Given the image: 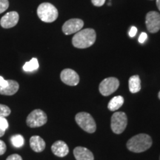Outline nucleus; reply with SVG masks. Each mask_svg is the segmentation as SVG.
Returning <instances> with one entry per match:
<instances>
[{
	"label": "nucleus",
	"instance_id": "obj_12",
	"mask_svg": "<svg viewBox=\"0 0 160 160\" xmlns=\"http://www.w3.org/2000/svg\"><path fill=\"white\" fill-rule=\"evenodd\" d=\"M51 151L55 156L59 157H64L67 156L69 153L68 146L65 142L59 141L55 142L51 146Z\"/></svg>",
	"mask_w": 160,
	"mask_h": 160
},
{
	"label": "nucleus",
	"instance_id": "obj_3",
	"mask_svg": "<svg viewBox=\"0 0 160 160\" xmlns=\"http://www.w3.org/2000/svg\"><path fill=\"white\" fill-rule=\"evenodd\" d=\"M37 15L44 22L51 23L57 19L59 13L54 5L48 2H44L40 4L38 7Z\"/></svg>",
	"mask_w": 160,
	"mask_h": 160
},
{
	"label": "nucleus",
	"instance_id": "obj_21",
	"mask_svg": "<svg viewBox=\"0 0 160 160\" xmlns=\"http://www.w3.org/2000/svg\"><path fill=\"white\" fill-rule=\"evenodd\" d=\"M9 7L8 0H0V13H2Z\"/></svg>",
	"mask_w": 160,
	"mask_h": 160
},
{
	"label": "nucleus",
	"instance_id": "obj_26",
	"mask_svg": "<svg viewBox=\"0 0 160 160\" xmlns=\"http://www.w3.org/2000/svg\"><path fill=\"white\" fill-rule=\"evenodd\" d=\"M148 39V35L146 33H142L139 37V42L140 43H144Z\"/></svg>",
	"mask_w": 160,
	"mask_h": 160
},
{
	"label": "nucleus",
	"instance_id": "obj_6",
	"mask_svg": "<svg viewBox=\"0 0 160 160\" xmlns=\"http://www.w3.org/2000/svg\"><path fill=\"white\" fill-rule=\"evenodd\" d=\"M128 124L127 116L124 112H116L111 117V129L114 133L120 134L125 131Z\"/></svg>",
	"mask_w": 160,
	"mask_h": 160
},
{
	"label": "nucleus",
	"instance_id": "obj_4",
	"mask_svg": "<svg viewBox=\"0 0 160 160\" xmlns=\"http://www.w3.org/2000/svg\"><path fill=\"white\" fill-rule=\"evenodd\" d=\"M77 125L84 131L88 133H94L97 129V125L92 116L86 112L78 113L75 117Z\"/></svg>",
	"mask_w": 160,
	"mask_h": 160
},
{
	"label": "nucleus",
	"instance_id": "obj_18",
	"mask_svg": "<svg viewBox=\"0 0 160 160\" xmlns=\"http://www.w3.org/2000/svg\"><path fill=\"white\" fill-rule=\"evenodd\" d=\"M39 68V62L37 58H33L29 62H25L23 66V70L26 72H32Z\"/></svg>",
	"mask_w": 160,
	"mask_h": 160
},
{
	"label": "nucleus",
	"instance_id": "obj_19",
	"mask_svg": "<svg viewBox=\"0 0 160 160\" xmlns=\"http://www.w3.org/2000/svg\"><path fill=\"white\" fill-rule=\"evenodd\" d=\"M11 143L13 147L15 148H21L25 144V139L24 137L20 134H17L11 137Z\"/></svg>",
	"mask_w": 160,
	"mask_h": 160
},
{
	"label": "nucleus",
	"instance_id": "obj_28",
	"mask_svg": "<svg viewBox=\"0 0 160 160\" xmlns=\"http://www.w3.org/2000/svg\"><path fill=\"white\" fill-rule=\"evenodd\" d=\"M8 85V80H5L2 77L0 76V87L5 88Z\"/></svg>",
	"mask_w": 160,
	"mask_h": 160
},
{
	"label": "nucleus",
	"instance_id": "obj_15",
	"mask_svg": "<svg viewBox=\"0 0 160 160\" xmlns=\"http://www.w3.org/2000/svg\"><path fill=\"white\" fill-rule=\"evenodd\" d=\"M45 142L39 136H33L30 139V146L33 151L40 153L45 148Z\"/></svg>",
	"mask_w": 160,
	"mask_h": 160
},
{
	"label": "nucleus",
	"instance_id": "obj_29",
	"mask_svg": "<svg viewBox=\"0 0 160 160\" xmlns=\"http://www.w3.org/2000/svg\"><path fill=\"white\" fill-rule=\"evenodd\" d=\"M157 5L158 9L160 11V0H157Z\"/></svg>",
	"mask_w": 160,
	"mask_h": 160
},
{
	"label": "nucleus",
	"instance_id": "obj_7",
	"mask_svg": "<svg viewBox=\"0 0 160 160\" xmlns=\"http://www.w3.org/2000/svg\"><path fill=\"white\" fill-rule=\"evenodd\" d=\"M119 86V79L115 77L106 78L100 83L99 89L102 96L108 97L117 91Z\"/></svg>",
	"mask_w": 160,
	"mask_h": 160
},
{
	"label": "nucleus",
	"instance_id": "obj_9",
	"mask_svg": "<svg viewBox=\"0 0 160 160\" xmlns=\"http://www.w3.org/2000/svg\"><path fill=\"white\" fill-rule=\"evenodd\" d=\"M84 22L80 19H71L68 20L62 26V31L65 35L76 33L82 28Z\"/></svg>",
	"mask_w": 160,
	"mask_h": 160
},
{
	"label": "nucleus",
	"instance_id": "obj_11",
	"mask_svg": "<svg viewBox=\"0 0 160 160\" xmlns=\"http://www.w3.org/2000/svg\"><path fill=\"white\" fill-rule=\"evenodd\" d=\"M19 19V13L17 11H11L2 17L0 20V25L4 28H11L17 25Z\"/></svg>",
	"mask_w": 160,
	"mask_h": 160
},
{
	"label": "nucleus",
	"instance_id": "obj_14",
	"mask_svg": "<svg viewBox=\"0 0 160 160\" xmlns=\"http://www.w3.org/2000/svg\"><path fill=\"white\" fill-rule=\"evenodd\" d=\"M19 88V85L15 80H8V85L5 88L0 87V94L5 96L14 95Z\"/></svg>",
	"mask_w": 160,
	"mask_h": 160
},
{
	"label": "nucleus",
	"instance_id": "obj_20",
	"mask_svg": "<svg viewBox=\"0 0 160 160\" xmlns=\"http://www.w3.org/2000/svg\"><path fill=\"white\" fill-rule=\"evenodd\" d=\"M11 109L7 105L0 104V117H7L11 114Z\"/></svg>",
	"mask_w": 160,
	"mask_h": 160
},
{
	"label": "nucleus",
	"instance_id": "obj_10",
	"mask_svg": "<svg viewBox=\"0 0 160 160\" xmlns=\"http://www.w3.org/2000/svg\"><path fill=\"white\" fill-rule=\"evenodd\" d=\"M61 80L66 85L76 86L79 82V77L75 71L72 69H64L60 74Z\"/></svg>",
	"mask_w": 160,
	"mask_h": 160
},
{
	"label": "nucleus",
	"instance_id": "obj_17",
	"mask_svg": "<svg viewBox=\"0 0 160 160\" xmlns=\"http://www.w3.org/2000/svg\"><path fill=\"white\" fill-rule=\"evenodd\" d=\"M124 104V98L122 96H117L112 98L109 102L108 108L111 111H115L119 109Z\"/></svg>",
	"mask_w": 160,
	"mask_h": 160
},
{
	"label": "nucleus",
	"instance_id": "obj_27",
	"mask_svg": "<svg viewBox=\"0 0 160 160\" xmlns=\"http://www.w3.org/2000/svg\"><path fill=\"white\" fill-rule=\"evenodd\" d=\"M137 33V28L136 27H132L129 31V36L131 37H134Z\"/></svg>",
	"mask_w": 160,
	"mask_h": 160
},
{
	"label": "nucleus",
	"instance_id": "obj_8",
	"mask_svg": "<svg viewBox=\"0 0 160 160\" xmlns=\"http://www.w3.org/2000/svg\"><path fill=\"white\" fill-rule=\"evenodd\" d=\"M146 27L150 33H157L160 30V14L157 11H150L146 15Z\"/></svg>",
	"mask_w": 160,
	"mask_h": 160
},
{
	"label": "nucleus",
	"instance_id": "obj_23",
	"mask_svg": "<svg viewBox=\"0 0 160 160\" xmlns=\"http://www.w3.org/2000/svg\"><path fill=\"white\" fill-rule=\"evenodd\" d=\"M6 150H7V147H6L5 143L2 140H0V156L3 155L6 152Z\"/></svg>",
	"mask_w": 160,
	"mask_h": 160
},
{
	"label": "nucleus",
	"instance_id": "obj_24",
	"mask_svg": "<svg viewBox=\"0 0 160 160\" xmlns=\"http://www.w3.org/2000/svg\"><path fill=\"white\" fill-rule=\"evenodd\" d=\"M6 160H22V158L19 154L14 153V154L10 155L6 159Z\"/></svg>",
	"mask_w": 160,
	"mask_h": 160
},
{
	"label": "nucleus",
	"instance_id": "obj_2",
	"mask_svg": "<svg viewBox=\"0 0 160 160\" xmlns=\"http://www.w3.org/2000/svg\"><path fill=\"white\" fill-rule=\"evenodd\" d=\"M152 145V139L149 135L140 133L131 138L127 142V148L133 153H142L148 150Z\"/></svg>",
	"mask_w": 160,
	"mask_h": 160
},
{
	"label": "nucleus",
	"instance_id": "obj_13",
	"mask_svg": "<svg viewBox=\"0 0 160 160\" xmlns=\"http://www.w3.org/2000/svg\"><path fill=\"white\" fill-rule=\"evenodd\" d=\"M73 155L77 160H94L93 153L90 150L80 146L75 148Z\"/></svg>",
	"mask_w": 160,
	"mask_h": 160
},
{
	"label": "nucleus",
	"instance_id": "obj_22",
	"mask_svg": "<svg viewBox=\"0 0 160 160\" xmlns=\"http://www.w3.org/2000/svg\"><path fill=\"white\" fill-rule=\"evenodd\" d=\"M8 128V120L5 119V117H0V129L6 131Z\"/></svg>",
	"mask_w": 160,
	"mask_h": 160
},
{
	"label": "nucleus",
	"instance_id": "obj_31",
	"mask_svg": "<svg viewBox=\"0 0 160 160\" xmlns=\"http://www.w3.org/2000/svg\"><path fill=\"white\" fill-rule=\"evenodd\" d=\"M158 97H159V99H160V91L159 92V94H158Z\"/></svg>",
	"mask_w": 160,
	"mask_h": 160
},
{
	"label": "nucleus",
	"instance_id": "obj_16",
	"mask_svg": "<svg viewBox=\"0 0 160 160\" xmlns=\"http://www.w3.org/2000/svg\"><path fill=\"white\" fill-rule=\"evenodd\" d=\"M129 90L132 93H138L141 90V80L138 75L132 76L130 77L129 82Z\"/></svg>",
	"mask_w": 160,
	"mask_h": 160
},
{
	"label": "nucleus",
	"instance_id": "obj_5",
	"mask_svg": "<svg viewBox=\"0 0 160 160\" xmlns=\"http://www.w3.org/2000/svg\"><path fill=\"white\" fill-rule=\"evenodd\" d=\"M48 122V117L43 111L36 109L29 113L26 119L27 125L30 128H38L45 125Z\"/></svg>",
	"mask_w": 160,
	"mask_h": 160
},
{
	"label": "nucleus",
	"instance_id": "obj_25",
	"mask_svg": "<svg viewBox=\"0 0 160 160\" xmlns=\"http://www.w3.org/2000/svg\"><path fill=\"white\" fill-rule=\"evenodd\" d=\"M106 0H91L92 3L94 6H97V7H101L104 4H105Z\"/></svg>",
	"mask_w": 160,
	"mask_h": 160
},
{
	"label": "nucleus",
	"instance_id": "obj_1",
	"mask_svg": "<svg viewBox=\"0 0 160 160\" xmlns=\"http://www.w3.org/2000/svg\"><path fill=\"white\" fill-rule=\"evenodd\" d=\"M97 34L93 29L86 28L79 31L73 36L72 44L77 48H88L94 44Z\"/></svg>",
	"mask_w": 160,
	"mask_h": 160
},
{
	"label": "nucleus",
	"instance_id": "obj_30",
	"mask_svg": "<svg viewBox=\"0 0 160 160\" xmlns=\"http://www.w3.org/2000/svg\"><path fill=\"white\" fill-rule=\"evenodd\" d=\"M5 131H3V130H2V129H0V137H2V136L5 134Z\"/></svg>",
	"mask_w": 160,
	"mask_h": 160
}]
</instances>
